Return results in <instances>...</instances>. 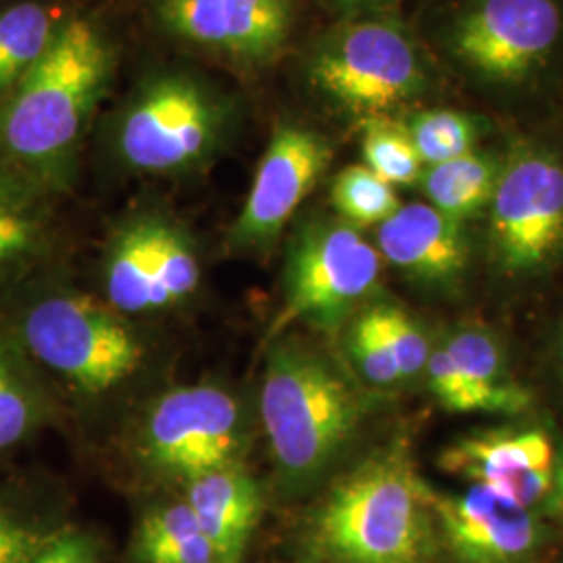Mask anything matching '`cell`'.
Masks as SVG:
<instances>
[{"instance_id": "1f68e13d", "label": "cell", "mask_w": 563, "mask_h": 563, "mask_svg": "<svg viewBox=\"0 0 563 563\" xmlns=\"http://www.w3.org/2000/svg\"><path fill=\"white\" fill-rule=\"evenodd\" d=\"M30 563H101V553L90 534L59 530Z\"/></svg>"}, {"instance_id": "603a6c76", "label": "cell", "mask_w": 563, "mask_h": 563, "mask_svg": "<svg viewBox=\"0 0 563 563\" xmlns=\"http://www.w3.org/2000/svg\"><path fill=\"white\" fill-rule=\"evenodd\" d=\"M330 201L339 220L362 230L386 222L402 202L395 186L376 176L367 165H349L332 180Z\"/></svg>"}, {"instance_id": "7402d4cb", "label": "cell", "mask_w": 563, "mask_h": 563, "mask_svg": "<svg viewBox=\"0 0 563 563\" xmlns=\"http://www.w3.org/2000/svg\"><path fill=\"white\" fill-rule=\"evenodd\" d=\"M48 201L0 178V274L41 257L48 244Z\"/></svg>"}, {"instance_id": "3957f363", "label": "cell", "mask_w": 563, "mask_h": 563, "mask_svg": "<svg viewBox=\"0 0 563 563\" xmlns=\"http://www.w3.org/2000/svg\"><path fill=\"white\" fill-rule=\"evenodd\" d=\"M363 418L360 393L322 355L276 344L262 383L265 437L290 490L316 483L351 443Z\"/></svg>"}, {"instance_id": "ffe728a7", "label": "cell", "mask_w": 563, "mask_h": 563, "mask_svg": "<svg viewBox=\"0 0 563 563\" xmlns=\"http://www.w3.org/2000/svg\"><path fill=\"white\" fill-rule=\"evenodd\" d=\"M67 15L41 2L0 9V102L42 59Z\"/></svg>"}, {"instance_id": "8fae6325", "label": "cell", "mask_w": 563, "mask_h": 563, "mask_svg": "<svg viewBox=\"0 0 563 563\" xmlns=\"http://www.w3.org/2000/svg\"><path fill=\"white\" fill-rule=\"evenodd\" d=\"M330 162L332 146L320 132L297 121L278 123L265 146L244 207L230 230V246L236 251L269 249Z\"/></svg>"}, {"instance_id": "ac0fdd59", "label": "cell", "mask_w": 563, "mask_h": 563, "mask_svg": "<svg viewBox=\"0 0 563 563\" xmlns=\"http://www.w3.org/2000/svg\"><path fill=\"white\" fill-rule=\"evenodd\" d=\"M159 216H139L123 223L109 244L104 286L118 313L155 311V236Z\"/></svg>"}, {"instance_id": "e0dca14e", "label": "cell", "mask_w": 563, "mask_h": 563, "mask_svg": "<svg viewBox=\"0 0 563 563\" xmlns=\"http://www.w3.org/2000/svg\"><path fill=\"white\" fill-rule=\"evenodd\" d=\"M486 413H522L530 393L516 383L499 341L483 328H460L443 344Z\"/></svg>"}, {"instance_id": "4316f807", "label": "cell", "mask_w": 563, "mask_h": 563, "mask_svg": "<svg viewBox=\"0 0 563 563\" xmlns=\"http://www.w3.org/2000/svg\"><path fill=\"white\" fill-rule=\"evenodd\" d=\"M42 420V399L20 362L0 349V451L23 441Z\"/></svg>"}, {"instance_id": "5b68a950", "label": "cell", "mask_w": 563, "mask_h": 563, "mask_svg": "<svg viewBox=\"0 0 563 563\" xmlns=\"http://www.w3.org/2000/svg\"><path fill=\"white\" fill-rule=\"evenodd\" d=\"M305 74L323 101L360 121L386 118L426 86L418 44L388 18L342 21L311 48Z\"/></svg>"}, {"instance_id": "277c9868", "label": "cell", "mask_w": 563, "mask_h": 563, "mask_svg": "<svg viewBox=\"0 0 563 563\" xmlns=\"http://www.w3.org/2000/svg\"><path fill=\"white\" fill-rule=\"evenodd\" d=\"M234 107L220 88L188 71H159L121 109L113 148L123 167L180 176L213 162L232 132Z\"/></svg>"}, {"instance_id": "9a60e30c", "label": "cell", "mask_w": 563, "mask_h": 563, "mask_svg": "<svg viewBox=\"0 0 563 563\" xmlns=\"http://www.w3.org/2000/svg\"><path fill=\"white\" fill-rule=\"evenodd\" d=\"M376 242L384 262L428 286L453 284L470 262L463 223L428 202L401 205L378 225Z\"/></svg>"}, {"instance_id": "5bb4252c", "label": "cell", "mask_w": 563, "mask_h": 563, "mask_svg": "<svg viewBox=\"0 0 563 563\" xmlns=\"http://www.w3.org/2000/svg\"><path fill=\"white\" fill-rule=\"evenodd\" d=\"M446 474L486 486L534 514L553 501L555 453L541 430H493L463 437L441 453Z\"/></svg>"}, {"instance_id": "7c38bea8", "label": "cell", "mask_w": 563, "mask_h": 563, "mask_svg": "<svg viewBox=\"0 0 563 563\" xmlns=\"http://www.w3.org/2000/svg\"><path fill=\"white\" fill-rule=\"evenodd\" d=\"M163 30L241 67L276 59L292 27V0H151Z\"/></svg>"}, {"instance_id": "30bf717a", "label": "cell", "mask_w": 563, "mask_h": 563, "mask_svg": "<svg viewBox=\"0 0 563 563\" xmlns=\"http://www.w3.org/2000/svg\"><path fill=\"white\" fill-rule=\"evenodd\" d=\"M562 36L555 0H476L451 30V51L470 71L495 84L532 76Z\"/></svg>"}, {"instance_id": "9c48e42d", "label": "cell", "mask_w": 563, "mask_h": 563, "mask_svg": "<svg viewBox=\"0 0 563 563\" xmlns=\"http://www.w3.org/2000/svg\"><path fill=\"white\" fill-rule=\"evenodd\" d=\"M142 443L148 462L184 483L205 472L239 465L244 443L241 405L213 384L169 390L153 405Z\"/></svg>"}, {"instance_id": "6da1fadb", "label": "cell", "mask_w": 563, "mask_h": 563, "mask_svg": "<svg viewBox=\"0 0 563 563\" xmlns=\"http://www.w3.org/2000/svg\"><path fill=\"white\" fill-rule=\"evenodd\" d=\"M115 63V46L97 21L67 15L42 59L0 102V178L46 199L69 190Z\"/></svg>"}, {"instance_id": "2e32d148", "label": "cell", "mask_w": 563, "mask_h": 563, "mask_svg": "<svg viewBox=\"0 0 563 563\" xmlns=\"http://www.w3.org/2000/svg\"><path fill=\"white\" fill-rule=\"evenodd\" d=\"M184 484V501L213 547L218 563H241L262 520L260 484L241 465L205 472Z\"/></svg>"}, {"instance_id": "484cf974", "label": "cell", "mask_w": 563, "mask_h": 563, "mask_svg": "<svg viewBox=\"0 0 563 563\" xmlns=\"http://www.w3.org/2000/svg\"><path fill=\"white\" fill-rule=\"evenodd\" d=\"M423 167L451 162L474 151L478 125L474 118L455 109H428L402 123Z\"/></svg>"}, {"instance_id": "83f0119b", "label": "cell", "mask_w": 563, "mask_h": 563, "mask_svg": "<svg viewBox=\"0 0 563 563\" xmlns=\"http://www.w3.org/2000/svg\"><path fill=\"white\" fill-rule=\"evenodd\" d=\"M363 316L374 325L378 339L397 363L402 380L413 378L426 369L432 351L422 328L409 313L395 305H374L365 309Z\"/></svg>"}, {"instance_id": "f1b7e54d", "label": "cell", "mask_w": 563, "mask_h": 563, "mask_svg": "<svg viewBox=\"0 0 563 563\" xmlns=\"http://www.w3.org/2000/svg\"><path fill=\"white\" fill-rule=\"evenodd\" d=\"M349 355L367 383L376 386H393L402 380L397 363L390 357L383 341L378 339L374 325L363 313L351 325Z\"/></svg>"}, {"instance_id": "d4e9b609", "label": "cell", "mask_w": 563, "mask_h": 563, "mask_svg": "<svg viewBox=\"0 0 563 563\" xmlns=\"http://www.w3.org/2000/svg\"><path fill=\"white\" fill-rule=\"evenodd\" d=\"M365 165L390 186L418 184L423 163L402 123L388 118L362 121Z\"/></svg>"}, {"instance_id": "836d02e7", "label": "cell", "mask_w": 563, "mask_h": 563, "mask_svg": "<svg viewBox=\"0 0 563 563\" xmlns=\"http://www.w3.org/2000/svg\"><path fill=\"white\" fill-rule=\"evenodd\" d=\"M562 355H563V344H562Z\"/></svg>"}, {"instance_id": "7a4b0ae2", "label": "cell", "mask_w": 563, "mask_h": 563, "mask_svg": "<svg viewBox=\"0 0 563 563\" xmlns=\"http://www.w3.org/2000/svg\"><path fill=\"white\" fill-rule=\"evenodd\" d=\"M311 541L328 563H439L443 549L432 488L401 446L332 486L311 518Z\"/></svg>"}, {"instance_id": "44dd1931", "label": "cell", "mask_w": 563, "mask_h": 563, "mask_svg": "<svg viewBox=\"0 0 563 563\" xmlns=\"http://www.w3.org/2000/svg\"><path fill=\"white\" fill-rule=\"evenodd\" d=\"M134 563H218L186 501L151 509L132 544Z\"/></svg>"}, {"instance_id": "52a82bcc", "label": "cell", "mask_w": 563, "mask_h": 563, "mask_svg": "<svg viewBox=\"0 0 563 563\" xmlns=\"http://www.w3.org/2000/svg\"><path fill=\"white\" fill-rule=\"evenodd\" d=\"M30 353L86 395H101L130 378L144 357L136 332L113 307L81 295L36 302L21 323Z\"/></svg>"}, {"instance_id": "cb8c5ba5", "label": "cell", "mask_w": 563, "mask_h": 563, "mask_svg": "<svg viewBox=\"0 0 563 563\" xmlns=\"http://www.w3.org/2000/svg\"><path fill=\"white\" fill-rule=\"evenodd\" d=\"M201 282V265L190 239L159 216L155 236L153 307L165 309L192 297Z\"/></svg>"}, {"instance_id": "d6a6232c", "label": "cell", "mask_w": 563, "mask_h": 563, "mask_svg": "<svg viewBox=\"0 0 563 563\" xmlns=\"http://www.w3.org/2000/svg\"><path fill=\"white\" fill-rule=\"evenodd\" d=\"M325 7L341 13L344 20H357L367 15H380L393 9L399 0H322Z\"/></svg>"}, {"instance_id": "4dcf8cb0", "label": "cell", "mask_w": 563, "mask_h": 563, "mask_svg": "<svg viewBox=\"0 0 563 563\" xmlns=\"http://www.w3.org/2000/svg\"><path fill=\"white\" fill-rule=\"evenodd\" d=\"M426 372H428L430 390L444 409L457 411V413L481 411L470 384L465 383L460 367L451 360V355L446 353L444 346H439L430 353V360L426 363Z\"/></svg>"}, {"instance_id": "8992f818", "label": "cell", "mask_w": 563, "mask_h": 563, "mask_svg": "<svg viewBox=\"0 0 563 563\" xmlns=\"http://www.w3.org/2000/svg\"><path fill=\"white\" fill-rule=\"evenodd\" d=\"M378 249L342 220L305 223L290 242L284 272V305L272 339L292 323L334 330L383 278Z\"/></svg>"}, {"instance_id": "ba28073f", "label": "cell", "mask_w": 563, "mask_h": 563, "mask_svg": "<svg viewBox=\"0 0 563 563\" xmlns=\"http://www.w3.org/2000/svg\"><path fill=\"white\" fill-rule=\"evenodd\" d=\"M488 239L497 263L523 276L553 262L563 249V162L537 146L504 159L488 205Z\"/></svg>"}, {"instance_id": "4fadbf2b", "label": "cell", "mask_w": 563, "mask_h": 563, "mask_svg": "<svg viewBox=\"0 0 563 563\" xmlns=\"http://www.w3.org/2000/svg\"><path fill=\"white\" fill-rule=\"evenodd\" d=\"M441 543L457 563H530L547 541L539 514L481 484L463 495L432 490Z\"/></svg>"}, {"instance_id": "f546056e", "label": "cell", "mask_w": 563, "mask_h": 563, "mask_svg": "<svg viewBox=\"0 0 563 563\" xmlns=\"http://www.w3.org/2000/svg\"><path fill=\"white\" fill-rule=\"evenodd\" d=\"M55 534L0 501V563L32 562Z\"/></svg>"}, {"instance_id": "d6986e66", "label": "cell", "mask_w": 563, "mask_h": 563, "mask_svg": "<svg viewBox=\"0 0 563 563\" xmlns=\"http://www.w3.org/2000/svg\"><path fill=\"white\" fill-rule=\"evenodd\" d=\"M501 167L504 159L470 151L451 162L423 167L418 184L422 186L428 205L463 223L488 209Z\"/></svg>"}]
</instances>
